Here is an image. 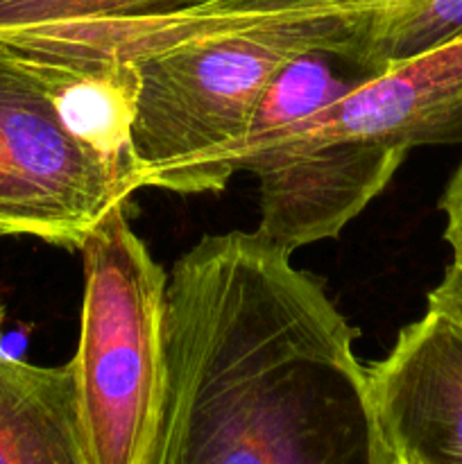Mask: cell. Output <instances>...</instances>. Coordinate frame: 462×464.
Instances as JSON below:
<instances>
[{
    "instance_id": "1",
    "label": "cell",
    "mask_w": 462,
    "mask_h": 464,
    "mask_svg": "<svg viewBox=\"0 0 462 464\" xmlns=\"http://www.w3.org/2000/svg\"><path fill=\"white\" fill-rule=\"evenodd\" d=\"M349 324L256 231L208 234L166 293V406L152 464H397Z\"/></svg>"
},
{
    "instance_id": "2",
    "label": "cell",
    "mask_w": 462,
    "mask_h": 464,
    "mask_svg": "<svg viewBox=\"0 0 462 464\" xmlns=\"http://www.w3.org/2000/svg\"><path fill=\"white\" fill-rule=\"evenodd\" d=\"M374 12L324 0H208L172 14L0 32V41L41 57L134 63L131 145L140 188L202 195L231 181L226 157L290 59L326 48L370 71L365 39Z\"/></svg>"
},
{
    "instance_id": "3",
    "label": "cell",
    "mask_w": 462,
    "mask_h": 464,
    "mask_svg": "<svg viewBox=\"0 0 462 464\" xmlns=\"http://www.w3.org/2000/svg\"><path fill=\"white\" fill-rule=\"evenodd\" d=\"M80 340L71 358L91 464H152L166 406L168 275L116 204L80 247Z\"/></svg>"
},
{
    "instance_id": "4",
    "label": "cell",
    "mask_w": 462,
    "mask_h": 464,
    "mask_svg": "<svg viewBox=\"0 0 462 464\" xmlns=\"http://www.w3.org/2000/svg\"><path fill=\"white\" fill-rule=\"evenodd\" d=\"M134 193L77 130L53 77L0 44V236L80 252Z\"/></svg>"
},
{
    "instance_id": "5",
    "label": "cell",
    "mask_w": 462,
    "mask_h": 464,
    "mask_svg": "<svg viewBox=\"0 0 462 464\" xmlns=\"http://www.w3.org/2000/svg\"><path fill=\"white\" fill-rule=\"evenodd\" d=\"M408 152L361 139L290 134L243 161L258 179L256 234L284 252L338 238L392 181Z\"/></svg>"
},
{
    "instance_id": "6",
    "label": "cell",
    "mask_w": 462,
    "mask_h": 464,
    "mask_svg": "<svg viewBox=\"0 0 462 464\" xmlns=\"http://www.w3.org/2000/svg\"><path fill=\"white\" fill-rule=\"evenodd\" d=\"M376 412L397 460L462 464V326L426 308L367 365Z\"/></svg>"
},
{
    "instance_id": "7",
    "label": "cell",
    "mask_w": 462,
    "mask_h": 464,
    "mask_svg": "<svg viewBox=\"0 0 462 464\" xmlns=\"http://www.w3.org/2000/svg\"><path fill=\"white\" fill-rule=\"evenodd\" d=\"M290 131L311 139L347 136L406 152L462 145V36L385 63Z\"/></svg>"
},
{
    "instance_id": "8",
    "label": "cell",
    "mask_w": 462,
    "mask_h": 464,
    "mask_svg": "<svg viewBox=\"0 0 462 464\" xmlns=\"http://www.w3.org/2000/svg\"><path fill=\"white\" fill-rule=\"evenodd\" d=\"M0 304V464H91L72 362L34 365L7 353Z\"/></svg>"
},
{
    "instance_id": "9",
    "label": "cell",
    "mask_w": 462,
    "mask_h": 464,
    "mask_svg": "<svg viewBox=\"0 0 462 464\" xmlns=\"http://www.w3.org/2000/svg\"><path fill=\"white\" fill-rule=\"evenodd\" d=\"M370 75L374 72L335 50L315 48L290 59L263 91L247 134L226 157V177L231 179L236 172H243V161L249 154L288 134Z\"/></svg>"
},
{
    "instance_id": "10",
    "label": "cell",
    "mask_w": 462,
    "mask_h": 464,
    "mask_svg": "<svg viewBox=\"0 0 462 464\" xmlns=\"http://www.w3.org/2000/svg\"><path fill=\"white\" fill-rule=\"evenodd\" d=\"M462 36V0H401L376 9L365 39V66L379 72L385 63Z\"/></svg>"
},
{
    "instance_id": "11",
    "label": "cell",
    "mask_w": 462,
    "mask_h": 464,
    "mask_svg": "<svg viewBox=\"0 0 462 464\" xmlns=\"http://www.w3.org/2000/svg\"><path fill=\"white\" fill-rule=\"evenodd\" d=\"M208 0H0V32L50 23L172 14Z\"/></svg>"
},
{
    "instance_id": "12",
    "label": "cell",
    "mask_w": 462,
    "mask_h": 464,
    "mask_svg": "<svg viewBox=\"0 0 462 464\" xmlns=\"http://www.w3.org/2000/svg\"><path fill=\"white\" fill-rule=\"evenodd\" d=\"M438 207L444 216V240L451 247V263L462 267V161L453 170Z\"/></svg>"
},
{
    "instance_id": "13",
    "label": "cell",
    "mask_w": 462,
    "mask_h": 464,
    "mask_svg": "<svg viewBox=\"0 0 462 464\" xmlns=\"http://www.w3.org/2000/svg\"><path fill=\"white\" fill-rule=\"evenodd\" d=\"M428 311H438L462 326V267L448 266L442 281L428 293Z\"/></svg>"
},
{
    "instance_id": "14",
    "label": "cell",
    "mask_w": 462,
    "mask_h": 464,
    "mask_svg": "<svg viewBox=\"0 0 462 464\" xmlns=\"http://www.w3.org/2000/svg\"><path fill=\"white\" fill-rule=\"evenodd\" d=\"M324 3L342 9H380L388 7V5L401 3V0H324Z\"/></svg>"
},
{
    "instance_id": "15",
    "label": "cell",
    "mask_w": 462,
    "mask_h": 464,
    "mask_svg": "<svg viewBox=\"0 0 462 464\" xmlns=\"http://www.w3.org/2000/svg\"><path fill=\"white\" fill-rule=\"evenodd\" d=\"M397 464H417V462H408V460H397Z\"/></svg>"
}]
</instances>
